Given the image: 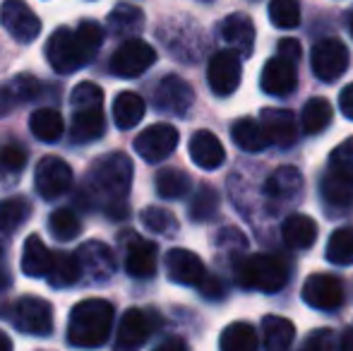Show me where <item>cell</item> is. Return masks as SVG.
<instances>
[{"mask_svg":"<svg viewBox=\"0 0 353 351\" xmlns=\"http://www.w3.org/2000/svg\"><path fill=\"white\" fill-rule=\"evenodd\" d=\"M132 185V161L125 154H106L99 161H94L92 169L87 171L82 192H77L79 202L87 207H101L108 219H128Z\"/></svg>","mask_w":353,"mask_h":351,"instance_id":"cell-1","label":"cell"},{"mask_svg":"<svg viewBox=\"0 0 353 351\" xmlns=\"http://www.w3.org/2000/svg\"><path fill=\"white\" fill-rule=\"evenodd\" d=\"M103 27L92 19L79 22L77 29L61 27L51 34L46 43V58L51 68L61 75H72V72L87 68L94 58L99 56L103 46Z\"/></svg>","mask_w":353,"mask_h":351,"instance_id":"cell-2","label":"cell"},{"mask_svg":"<svg viewBox=\"0 0 353 351\" xmlns=\"http://www.w3.org/2000/svg\"><path fill=\"white\" fill-rule=\"evenodd\" d=\"M116 308L103 299L79 301L68 320V342L79 349H97L113 332Z\"/></svg>","mask_w":353,"mask_h":351,"instance_id":"cell-3","label":"cell"},{"mask_svg":"<svg viewBox=\"0 0 353 351\" xmlns=\"http://www.w3.org/2000/svg\"><path fill=\"white\" fill-rule=\"evenodd\" d=\"M322 200L339 212L353 210V137L332 150L330 164L320 183Z\"/></svg>","mask_w":353,"mask_h":351,"instance_id":"cell-4","label":"cell"},{"mask_svg":"<svg viewBox=\"0 0 353 351\" xmlns=\"http://www.w3.org/2000/svg\"><path fill=\"white\" fill-rule=\"evenodd\" d=\"M233 279L243 289L276 294L288 284V265L274 255H236Z\"/></svg>","mask_w":353,"mask_h":351,"instance_id":"cell-5","label":"cell"},{"mask_svg":"<svg viewBox=\"0 0 353 351\" xmlns=\"http://www.w3.org/2000/svg\"><path fill=\"white\" fill-rule=\"evenodd\" d=\"M0 315H5L14 330L32 337H48L53 332V308L39 296H22L0 308Z\"/></svg>","mask_w":353,"mask_h":351,"instance_id":"cell-6","label":"cell"},{"mask_svg":"<svg viewBox=\"0 0 353 351\" xmlns=\"http://www.w3.org/2000/svg\"><path fill=\"white\" fill-rule=\"evenodd\" d=\"M154 61H157V51L152 48V43L135 37H128L113 51L111 72L116 77H123V80H132V77H140L142 72H147L154 66Z\"/></svg>","mask_w":353,"mask_h":351,"instance_id":"cell-7","label":"cell"},{"mask_svg":"<svg viewBox=\"0 0 353 351\" xmlns=\"http://www.w3.org/2000/svg\"><path fill=\"white\" fill-rule=\"evenodd\" d=\"M349 48L341 39H322L312 46L310 66L312 75L320 82H336L346 70H349Z\"/></svg>","mask_w":353,"mask_h":351,"instance_id":"cell-8","label":"cell"},{"mask_svg":"<svg viewBox=\"0 0 353 351\" xmlns=\"http://www.w3.org/2000/svg\"><path fill=\"white\" fill-rule=\"evenodd\" d=\"M159 325H161V318L154 310H142V308L125 310L121 323H118L116 349L130 351L144 347L149 342V337L159 330Z\"/></svg>","mask_w":353,"mask_h":351,"instance_id":"cell-9","label":"cell"},{"mask_svg":"<svg viewBox=\"0 0 353 351\" xmlns=\"http://www.w3.org/2000/svg\"><path fill=\"white\" fill-rule=\"evenodd\" d=\"M79 263V272L82 279L89 284H106L113 274H116V255L101 241H87L77 248L74 253Z\"/></svg>","mask_w":353,"mask_h":351,"instance_id":"cell-10","label":"cell"},{"mask_svg":"<svg viewBox=\"0 0 353 351\" xmlns=\"http://www.w3.org/2000/svg\"><path fill=\"white\" fill-rule=\"evenodd\" d=\"M243 77V58L231 48L216 51L207 66V80L216 97H231L241 85Z\"/></svg>","mask_w":353,"mask_h":351,"instance_id":"cell-11","label":"cell"},{"mask_svg":"<svg viewBox=\"0 0 353 351\" xmlns=\"http://www.w3.org/2000/svg\"><path fill=\"white\" fill-rule=\"evenodd\" d=\"M178 140H181V135L171 123H157V126H149L147 130L137 135L135 152L147 164H159L176 152Z\"/></svg>","mask_w":353,"mask_h":351,"instance_id":"cell-12","label":"cell"},{"mask_svg":"<svg viewBox=\"0 0 353 351\" xmlns=\"http://www.w3.org/2000/svg\"><path fill=\"white\" fill-rule=\"evenodd\" d=\"M0 24L17 43H32L41 34V19L24 0H5L0 8Z\"/></svg>","mask_w":353,"mask_h":351,"instance_id":"cell-13","label":"cell"},{"mask_svg":"<svg viewBox=\"0 0 353 351\" xmlns=\"http://www.w3.org/2000/svg\"><path fill=\"white\" fill-rule=\"evenodd\" d=\"M72 169L65 159L61 157H43L37 166V174H34V183H37V190L43 200H58L72 188Z\"/></svg>","mask_w":353,"mask_h":351,"instance_id":"cell-14","label":"cell"},{"mask_svg":"<svg viewBox=\"0 0 353 351\" xmlns=\"http://www.w3.org/2000/svg\"><path fill=\"white\" fill-rule=\"evenodd\" d=\"M192 103H195V89L178 75H166L154 89V106L168 116H185Z\"/></svg>","mask_w":353,"mask_h":351,"instance_id":"cell-15","label":"cell"},{"mask_svg":"<svg viewBox=\"0 0 353 351\" xmlns=\"http://www.w3.org/2000/svg\"><path fill=\"white\" fill-rule=\"evenodd\" d=\"M303 301L315 310H336L344 303V284L334 274H310L303 284Z\"/></svg>","mask_w":353,"mask_h":351,"instance_id":"cell-16","label":"cell"},{"mask_svg":"<svg viewBox=\"0 0 353 351\" xmlns=\"http://www.w3.org/2000/svg\"><path fill=\"white\" fill-rule=\"evenodd\" d=\"M260 87L265 94L270 97H288V94L296 92L298 87V72H296V63L286 61L281 56H274L265 63L260 75Z\"/></svg>","mask_w":353,"mask_h":351,"instance_id":"cell-17","label":"cell"},{"mask_svg":"<svg viewBox=\"0 0 353 351\" xmlns=\"http://www.w3.org/2000/svg\"><path fill=\"white\" fill-rule=\"evenodd\" d=\"M262 130H265L270 145L276 147H293L298 140V121L288 108H262Z\"/></svg>","mask_w":353,"mask_h":351,"instance_id":"cell-18","label":"cell"},{"mask_svg":"<svg viewBox=\"0 0 353 351\" xmlns=\"http://www.w3.org/2000/svg\"><path fill=\"white\" fill-rule=\"evenodd\" d=\"M223 43H228L231 51H236L241 58H250L255 51V24L248 14L243 12H233L219 27Z\"/></svg>","mask_w":353,"mask_h":351,"instance_id":"cell-19","label":"cell"},{"mask_svg":"<svg viewBox=\"0 0 353 351\" xmlns=\"http://www.w3.org/2000/svg\"><path fill=\"white\" fill-rule=\"evenodd\" d=\"M166 272H168V279L181 286H197L202 281V277L207 274L205 263L200 260V255H195L192 250H185V248L168 250Z\"/></svg>","mask_w":353,"mask_h":351,"instance_id":"cell-20","label":"cell"},{"mask_svg":"<svg viewBox=\"0 0 353 351\" xmlns=\"http://www.w3.org/2000/svg\"><path fill=\"white\" fill-rule=\"evenodd\" d=\"M125 270L135 279H149L157 272V243L142 236H130L125 245Z\"/></svg>","mask_w":353,"mask_h":351,"instance_id":"cell-21","label":"cell"},{"mask_svg":"<svg viewBox=\"0 0 353 351\" xmlns=\"http://www.w3.org/2000/svg\"><path fill=\"white\" fill-rule=\"evenodd\" d=\"M106 132V116L101 106H82L74 108L70 123V140L74 145H89Z\"/></svg>","mask_w":353,"mask_h":351,"instance_id":"cell-22","label":"cell"},{"mask_svg":"<svg viewBox=\"0 0 353 351\" xmlns=\"http://www.w3.org/2000/svg\"><path fill=\"white\" fill-rule=\"evenodd\" d=\"M41 94V82L34 75H17L8 85H0V116H8L17 106L29 103Z\"/></svg>","mask_w":353,"mask_h":351,"instance_id":"cell-23","label":"cell"},{"mask_svg":"<svg viewBox=\"0 0 353 351\" xmlns=\"http://www.w3.org/2000/svg\"><path fill=\"white\" fill-rule=\"evenodd\" d=\"M190 157L200 169L214 171L223 164L226 159V150H223L221 140L210 130H197L190 137Z\"/></svg>","mask_w":353,"mask_h":351,"instance_id":"cell-24","label":"cell"},{"mask_svg":"<svg viewBox=\"0 0 353 351\" xmlns=\"http://www.w3.org/2000/svg\"><path fill=\"white\" fill-rule=\"evenodd\" d=\"M281 239L291 250H307L317 241V224L307 214H288L281 224Z\"/></svg>","mask_w":353,"mask_h":351,"instance_id":"cell-25","label":"cell"},{"mask_svg":"<svg viewBox=\"0 0 353 351\" xmlns=\"http://www.w3.org/2000/svg\"><path fill=\"white\" fill-rule=\"evenodd\" d=\"M265 192L270 200L293 202L303 192V176L296 166H281L267 178Z\"/></svg>","mask_w":353,"mask_h":351,"instance_id":"cell-26","label":"cell"},{"mask_svg":"<svg viewBox=\"0 0 353 351\" xmlns=\"http://www.w3.org/2000/svg\"><path fill=\"white\" fill-rule=\"evenodd\" d=\"M108 32L113 37H135V34L142 32L144 27V12L137 5H128V3H121L108 12Z\"/></svg>","mask_w":353,"mask_h":351,"instance_id":"cell-27","label":"cell"},{"mask_svg":"<svg viewBox=\"0 0 353 351\" xmlns=\"http://www.w3.org/2000/svg\"><path fill=\"white\" fill-rule=\"evenodd\" d=\"M46 279L53 289H68V286H74L79 279H82V272H79V263L74 258V253H53L51 255V265H48Z\"/></svg>","mask_w":353,"mask_h":351,"instance_id":"cell-28","label":"cell"},{"mask_svg":"<svg viewBox=\"0 0 353 351\" xmlns=\"http://www.w3.org/2000/svg\"><path fill=\"white\" fill-rule=\"evenodd\" d=\"M296 339V328L288 318L281 315H265L262 318V342L270 351L288 349Z\"/></svg>","mask_w":353,"mask_h":351,"instance_id":"cell-29","label":"cell"},{"mask_svg":"<svg viewBox=\"0 0 353 351\" xmlns=\"http://www.w3.org/2000/svg\"><path fill=\"white\" fill-rule=\"evenodd\" d=\"M51 255L53 253L41 241V236H29L22 248V272L27 277H32V279L46 277L48 265H51Z\"/></svg>","mask_w":353,"mask_h":351,"instance_id":"cell-30","label":"cell"},{"mask_svg":"<svg viewBox=\"0 0 353 351\" xmlns=\"http://www.w3.org/2000/svg\"><path fill=\"white\" fill-rule=\"evenodd\" d=\"M231 137H233V142H236L238 150L250 152V154H257V152L270 147V140H267L262 126L257 121H252V118H241V121L233 123Z\"/></svg>","mask_w":353,"mask_h":351,"instance_id":"cell-31","label":"cell"},{"mask_svg":"<svg viewBox=\"0 0 353 351\" xmlns=\"http://www.w3.org/2000/svg\"><path fill=\"white\" fill-rule=\"evenodd\" d=\"M144 99L135 92H121L113 101V121L121 130H130L144 118Z\"/></svg>","mask_w":353,"mask_h":351,"instance_id":"cell-32","label":"cell"},{"mask_svg":"<svg viewBox=\"0 0 353 351\" xmlns=\"http://www.w3.org/2000/svg\"><path fill=\"white\" fill-rule=\"evenodd\" d=\"M29 130L41 142H58L65 130V123H63L61 111L56 108H39L29 118Z\"/></svg>","mask_w":353,"mask_h":351,"instance_id":"cell-33","label":"cell"},{"mask_svg":"<svg viewBox=\"0 0 353 351\" xmlns=\"http://www.w3.org/2000/svg\"><path fill=\"white\" fill-rule=\"evenodd\" d=\"M332 116H334V108H332V103L327 99H310L301 111V130L305 135H317V132L327 130V126L332 123Z\"/></svg>","mask_w":353,"mask_h":351,"instance_id":"cell-34","label":"cell"},{"mask_svg":"<svg viewBox=\"0 0 353 351\" xmlns=\"http://www.w3.org/2000/svg\"><path fill=\"white\" fill-rule=\"evenodd\" d=\"M32 214V205L22 197H10L0 202V239L10 241V236L24 224Z\"/></svg>","mask_w":353,"mask_h":351,"instance_id":"cell-35","label":"cell"},{"mask_svg":"<svg viewBox=\"0 0 353 351\" xmlns=\"http://www.w3.org/2000/svg\"><path fill=\"white\" fill-rule=\"evenodd\" d=\"M219 347L223 351H255L260 339L250 323H231L219 337Z\"/></svg>","mask_w":353,"mask_h":351,"instance_id":"cell-36","label":"cell"},{"mask_svg":"<svg viewBox=\"0 0 353 351\" xmlns=\"http://www.w3.org/2000/svg\"><path fill=\"white\" fill-rule=\"evenodd\" d=\"M192 181L181 169H161L157 174V192L163 200H183L190 192Z\"/></svg>","mask_w":353,"mask_h":351,"instance_id":"cell-37","label":"cell"},{"mask_svg":"<svg viewBox=\"0 0 353 351\" xmlns=\"http://www.w3.org/2000/svg\"><path fill=\"white\" fill-rule=\"evenodd\" d=\"M219 212V192L212 185H200L195 190V195L190 197V205H188V214L195 224L202 221H212Z\"/></svg>","mask_w":353,"mask_h":351,"instance_id":"cell-38","label":"cell"},{"mask_svg":"<svg viewBox=\"0 0 353 351\" xmlns=\"http://www.w3.org/2000/svg\"><path fill=\"white\" fill-rule=\"evenodd\" d=\"M327 260L332 265H353V226H341L327 241Z\"/></svg>","mask_w":353,"mask_h":351,"instance_id":"cell-39","label":"cell"},{"mask_svg":"<svg viewBox=\"0 0 353 351\" xmlns=\"http://www.w3.org/2000/svg\"><path fill=\"white\" fill-rule=\"evenodd\" d=\"M48 231L56 241H72L82 231V221H79L77 212L70 207H61L48 217Z\"/></svg>","mask_w":353,"mask_h":351,"instance_id":"cell-40","label":"cell"},{"mask_svg":"<svg viewBox=\"0 0 353 351\" xmlns=\"http://www.w3.org/2000/svg\"><path fill=\"white\" fill-rule=\"evenodd\" d=\"M270 19L279 29L301 24V0H270Z\"/></svg>","mask_w":353,"mask_h":351,"instance_id":"cell-41","label":"cell"},{"mask_svg":"<svg viewBox=\"0 0 353 351\" xmlns=\"http://www.w3.org/2000/svg\"><path fill=\"white\" fill-rule=\"evenodd\" d=\"M142 224L152 234H161V236H171L178 231L176 217L168 210H163V207H147V210H142Z\"/></svg>","mask_w":353,"mask_h":351,"instance_id":"cell-42","label":"cell"},{"mask_svg":"<svg viewBox=\"0 0 353 351\" xmlns=\"http://www.w3.org/2000/svg\"><path fill=\"white\" fill-rule=\"evenodd\" d=\"M27 166V152L17 145H5L0 147V176L10 178L17 176Z\"/></svg>","mask_w":353,"mask_h":351,"instance_id":"cell-43","label":"cell"},{"mask_svg":"<svg viewBox=\"0 0 353 351\" xmlns=\"http://www.w3.org/2000/svg\"><path fill=\"white\" fill-rule=\"evenodd\" d=\"M70 103L72 108H82V106H101L103 103V92L99 89L94 82H79L70 94Z\"/></svg>","mask_w":353,"mask_h":351,"instance_id":"cell-44","label":"cell"},{"mask_svg":"<svg viewBox=\"0 0 353 351\" xmlns=\"http://www.w3.org/2000/svg\"><path fill=\"white\" fill-rule=\"evenodd\" d=\"M216 243L223 245V248L231 250V253L236 255V253H241V250H245L248 241H245V236H243L241 231L236 229V226H226V229L219 231V241H216Z\"/></svg>","mask_w":353,"mask_h":351,"instance_id":"cell-45","label":"cell"},{"mask_svg":"<svg viewBox=\"0 0 353 351\" xmlns=\"http://www.w3.org/2000/svg\"><path fill=\"white\" fill-rule=\"evenodd\" d=\"M303 347L317 349V351H332V349H336V339H334V334H332V330H317V332H312L310 337L303 342Z\"/></svg>","mask_w":353,"mask_h":351,"instance_id":"cell-46","label":"cell"},{"mask_svg":"<svg viewBox=\"0 0 353 351\" xmlns=\"http://www.w3.org/2000/svg\"><path fill=\"white\" fill-rule=\"evenodd\" d=\"M197 289H200V294L205 296L207 301H221L223 296H226V286H223L221 281L212 274L202 277V281L197 284Z\"/></svg>","mask_w":353,"mask_h":351,"instance_id":"cell-47","label":"cell"},{"mask_svg":"<svg viewBox=\"0 0 353 351\" xmlns=\"http://www.w3.org/2000/svg\"><path fill=\"white\" fill-rule=\"evenodd\" d=\"M276 51H279L281 58H286V61H291V63H298L303 56V46H301V41H296V39H281Z\"/></svg>","mask_w":353,"mask_h":351,"instance_id":"cell-48","label":"cell"},{"mask_svg":"<svg viewBox=\"0 0 353 351\" xmlns=\"http://www.w3.org/2000/svg\"><path fill=\"white\" fill-rule=\"evenodd\" d=\"M339 108L349 121H353V85L344 87V92L339 97Z\"/></svg>","mask_w":353,"mask_h":351,"instance_id":"cell-49","label":"cell"},{"mask_svg":"<svg viewBox=\"0 0 353 351\" xmlns=\"http://www.w3.org/2000/svg\"><path fill=\"white\" fill-rule=\"evenodd\" d=\"M157 349H159V351H171V349L185 351V349H188V344L183 342V339H178V337H171V339H163V342L159 344Z\"/></svg>","mask_w":353,"mask_h":351,"instance_id":"cell-50","label":"cell"},{"mask_svg":"<svg viewBox=\"0 0 353 351\" xmlns=\"http://www.w3.org/2000/svg\"><path fill=\"white\" fill-rule=\"evenodd\" d=\"M339 347L344 349V351H353V328H349L344 334H341V342H339Z\"/></svg>","mask_w":353,"mask_h":351,"instance_id":"cell-51","label":"cell"},{"mask_svg":"<svg viewBox=\"0 0 353 351\" xmlns=\"http://www.w3.org/2000/svg\"><path fill=\"white\" fill-rule=\"evenodd\" d=\"M8 349H12V339L0 330V351H8Z\"/></svg>","mask_w":353,"mask_h":351,"instance_id":"cell-52","label":"cell"},{"mask_svg":"<svg viewBox=\"0 0 353 351\" xmlns=\"http://www.w3.org/2000/svg\"><path fill=\"white\" fill-rule=\"evenodd\" d=\"M10 286V277H8V270L0 272V296H3V291Z\"/></svg>","mask_w":353,"mask_h":351,"instance_id":"cell-53","label":"cell"},{"mask_svg":"<svg viewBox=\"0 0 353 351\" xmlns=\"http://www.w3.org/2000/svg\"><path fill=\"white\" fill-rule=\"evenodd\" d=\"M349 32H351V37H353V10H351V14H349Z\"/></svg>","mask_w":353,"mask_h":351,"instance_id":"cell-54","label":"cell"}]
</instances>
